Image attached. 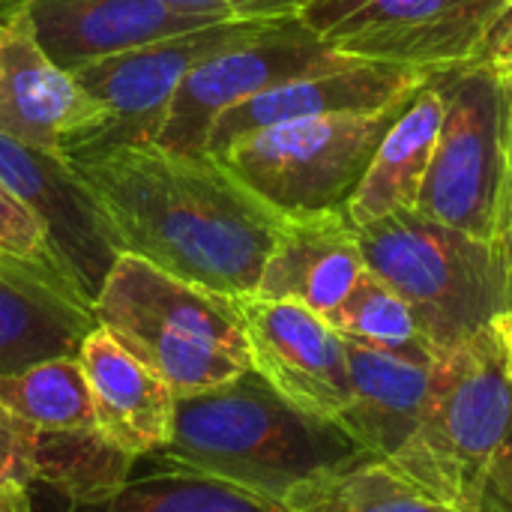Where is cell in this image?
<instances>
[{"mask_svg":"<svg viewBox=\"0 0 512 512\" xmlns=\"http://www.w3.org/2000/svg\"><path fill=\"white\" fill-rule=\"evenodd\" d=\"M483 60H486L504 81H510L512 84V30L507 36H501L498 42H492V45L486 48Z\"/></svg>","mask_w":512,"mask_h":512,"instance_id":"cell-29","label":"cell"},{"mask_svg":"<svg viewBox=\"0 0 512 512\" xmlns=\"http://www.w3.org/2000/svg\"><path fill=\"white\" fill-rule=\"evenodd\" d=\"M0 252L18 258H51L39 219L0 183Z\"/></svg>","mask_w":512,"mask_h":512,"instance_id":"cell-26","label":"cell"},{"mask_svg":"<svg viewBox=\"0 0 512 512\" xmlns=\"http://www.w3.org/2000/svg\"><path fill=\"white\" fill-rule=\"evenodd\" d=\"M429 81L444 99V117L414 210L480 240H501L512 84L483 57Z\"/></svg>","mask_w":512,"mask_h":512,"instance_id":"cell-6","label":"cell"},{"mask_svg":"<svg viewBox=\"0 0 512 512\" xmlns=\"http://www.w3.org/2000/svg\"><path fill=\"white\" fill-rule=\"evenodd\" d=\"M288 512H456L423 495L369 453L315 477L285 498Z\"/></svg>","mask_w":512,"mask_h":512,"instance_id":"cell-23","label":"cell"},{"mask_svg":"<svg viewBox=\"0 0 512 512\" xmlns=\"http://www.w3.org/2000/svg\"><path fill=\"white\" fill-rule=\"evenodd\" d=\"M495 330L501 336V345H504V360H507V375L512 381V318L504 315L501 321H495Z\"/></svg>","mask_w":512,"mask_h":512,"instance_id":"cell-31","label":"cell"},{"mask_svg":"<svg viewBox=\"0 0 512 512\" xmlns=\"http://www.w3.org/2000/svg\"><path fill=\"white\" fill-rule=\"evenodd\" d=\"M363 264L414 312L429 345L453 351L512 309V264L501 240H480L414 207L357 225Z\"/></svg>","mask_w":512,"mask_h":512,"instance_id":"cell-5","label":"cell"},{"mask_svg":"<svg viewBox=\"0 0 512 512\" xmlns=\"http://www.w3.org/2000/svg\"><path fill=\"white\" fill-rule=\"evenodd\" d=\"M252 369L291 405L321 420H339L351 402L345 339L330 321L288 300H237Z\"/></svg>","mask_w":512,"mask_h":512,"instance_id":"cell-12","label":"cell"},{"mask_svg":"<svg viewBox=\"0 0 512 512\" xmlns=\"http://www.w3.org/2000/svg\"><path fill=\"white\" fill-rule=\"evenodd\" d=\"M261 21L264 18H228L93 60L72 72L75 81L105 108V120L84 141H78L66 159L93 156L117 147L156 144L168 105L186 72L216 48H225L252 33Z\"/></svg>","mask_w":512,"mask_h":512,"instance_id":"cell-10","label":"cell"},{"mask_svg":"<svg viewBox=\"0 0 512 512\" xmlns=\"http://www.w3.org/2000/svg\"><path fill=\"white\" fill-rule=\"evenodd\" d=\"M363 456L351 435L279 396L255 369L228 384L177 396L168 444L150 456L282 501Z\"/></svg>","mask_w":512,"mask_h":512,"instance_id":"cell-2","label":"cell"},{"mask_svg":"<svg viewBox=\"0 0 512 512\" xmlns=\"http://www.w3.org/2000/svg\"><path fill=\"white\" fill-rule=\"evenodd\" d=\"M96 327L93 303L51 258L0 252V375L78 357Z\"/></svg>","mask_w":512,"mask_h":512,"instance_id":"cell-14","label":"cell"},{"mask_svg":"<svg viewBox=\"0 0 512 512\" xmlns=\"http://www.w3.org/2000/svg\"><path fill=\"white\" fill-rule=\"evenodd\" d=\"M408 102L369 114H327L267 126L216 159L282 216L342 210Z\"/></svg>","mask_w":512,"mask_h":512,"instance_id":"cell-7","label":"cell"},{"mask_svg":"<svg viewBox=\"0 0 512 512\" xmlns=\"http://www.w3.org/2000/svg\"><path fill=\"white\" fill-rule=\"evenodd\" d=\"M24 6L39 45L66 72L228 21L222 12L186 9L171 0H24Z\"/></svg>","mask_w":512,"mask_h":512,"instance_id":"cell-16","label":"cell"},{"mask_svg":"<svg viewBox=\"0 0 512 512\" xmlns=\"http://www.w3.org/2000/svg\"><path fill=\"white\" fill-rule=\"evenodd\" d=\"M441 117L444 99L438 87L426 81L387 129L366 177L345 207L354 225H366L393 210L414 207L432 165Z\"/></svg>","mask_w":512,"mask_h":512,"instance_id":"cell-21","label":"cell"},{"mask_svg":"<svg viewBox=\"0 0 512 512\" xmlns=\"http://www.w3.org/2000/svg\"><path fill=\"white\" fill-rule=\"evenodd\" d=\"M507 315H510V318H512V309H510V312H507Z\"/></svg>","mask_w":512,"mask_h":512,"instance_id":"cell-34","label":"cell"},{"mask_svg":"<svg viewBox=\"0 0 512 512\" xmlns=\"http://www.w3.org/2000/svg\"><path fill=\"white\" fill-rule=\"evenodd\" d=\"M135 456L93 432H54L12 417L0 408V489L48 486L69 504L102 498L120 489Z\"/></svg>","mask_w":512,"mask_h":512,"instance_id":"cell-18","label":"cell"},{"mask_svg":"<svg viewBox=\"0 0 512 512\" xmlns=\"http://www.w3.org/2000/svg\"><path fill=\"white\" fill-rule=\"evenodd\" d=\"M117 255L216 291L255 297L282 213L216 156H180L159 144L72 156Z\"/></svg>","mask_w":512,"mask_h":512,"instance_id":"cell-1","label":"cell"},{"mask_svg":"<svg viewBox=\"0 0 512 512\" xmlns=\"http://www.w3.org/2000/svg\"><path fill=\"white\" fill-rule=\"evenodd\" d=\"M3 3H18V0H0V6H3Z\"/></svg>","mask_w":512,"mask_h":512,"instance_id":"cell-33","label":"cell"},{"mask_svg":"<svg viewBox=\"0 0 512 512\" xmlns=\"http://www.w3.org/2000/svg\"><path fill=\"white\" fill-rule=\"evenodd\" d=\"M501 243L510 255L512 264V111L510 138H507V171H504V195H501Z\"/></svg>","mask_w":512,"mask_h":512,"instance_id":"cell-28","label":"cell"},{"mask_svg":"<svg viewBox=\"0 0 512 512\" xmlns=\"http://www.w3.org/2000/svg\"><path fill=\"white\" fill-rule=\"evenodd\" d=\"M105 120V108L60 69L36 39L24 0L0 6V132L54 153L84 141Z\"/></svg>","mask_w":512,"mask_h":512,"instance_id":"cell-11","label":"cell"},{"mask_svg":"<svg viewBox=\"0 0 512 512\" xmlns=\"http://www.w3.org/2000/svg\"><path fill=\"white\" fill-rule=\"evenodd\" d=\"M384 465L456 512H512V381L495 324L438 357L429 411Z\"/></svg>","mask_w":512,"mask_h":512,"instance_id":"cell-3","label":"cell"},{"mask_svg":"<svg viewBox=\"0 0 512 512\" xmlns=\"http://www.w3.org/2000/svg\"><path fill=\"white\" fill-rule=\"evenodd\" d=\"M0 408L54 432H93V405L78 357L48 360L15 375H0Z\"/></svg>","mask_w":512,"mask_h":512,"instance_id":"cell-24","label":"cell"},{"mask_svg":"<svg viewBox=\"0 0 512 512\" xmlns=\"http://www.w3.org/2000/svg\"><path fill=\"white\" fill-rule=\"evenodd\" d=\"M507 0H306L300 18L336 51L435 75L483 57Z\"/></svg>","mask_w":512,"mask_h":512,"instance_id":"cell-8","label":"cell"},{"mask_svg":"<svg viewBox=\"0 0 512 512\" xmlns=\"http://www.w3.org/2000/svg\"><path fill=\"white\" fill-rule=\"evenodd\" d=\"M96 324L177 396L252 369L237 300L183 282L144 258L117 255L96 300Z\"/></svg>","mask_w":512,"mask_h":512,"instance_id":"cell-4","label":"cell"},{"mask_svg":"<svg viewBox=\"0 0 512 512\" xmlns=\"http://www.w3.org/2000/svg\"><path fill=\"white\" fill-rule=\"evenodd\" d=\"M78 363L87 378L96 432L135 459L156 456L171 438L177 393L102 327L84 339Z\"/></svg>","mask_w":512,"mask_h":512,"instance_id":"cell-19","label":"cell"},{"mask_svg":"<svg viewBox=\"0 0 512 512\" xmlns=\"http://www.w3.org/2000/svg\"><path fill=\"white\" fill-rule=\"evenodd\" d=\"M429 75L405 66L390 63H348L330 72L306 75L288 84H279L273 90H264L234 108H228L207 138V156L225 153L240 138L291 123V120H309V117H327V114H369L384 111L393 105L408 102Z\"/></svg>","mask_w":512,"mask_h":512,"instance_id":"cell-15","label":"cell"},{"mask_svg":"<svg viewBox=\"0 0 512 512\" xmlns=\"http://www.w3.org/2000/svg\"><path fill=\"white\" fill-rule=\"evenodd\" d=\"M186 9L222 12L228 18H276V15H300L306 0H171Z\"/></svg>","mask_w":512,"mask_h":512,"instance_id":"cell-27","label":"cell"},{"mask_svg":"<svg viewBox=\"0 0 512 512\" xmlns=\"http://www.w3.org/2000/svg\"><path fill=\"white\" fill-rule=\"evenodd\" d=\"M0 512H33L30 492H24V489H0Z\"/></svg>","mask_w":512,"mask_h":512,"instance_id":"cell-30","label":"cell"},{"mask_svg":"<svg viewBox=\"0 0 512 512\" xmlns=\"http://www.w3.org/2000/svg\"><path fill=\"white\" fill-rule=\"evenodd\" d=\"M366 273L357 225L348 210H315L282 216L273 252L255 297L300 303L330 315Z\"/></svg>","mask_w":512,"mask_h":512,"instance_id":"cell-17","label":"cell"},{"mask_svg":"<svg viewBox=\"0 0 512 512\" xmlns=\"http://www.w3.org/2000/svg\"><path fill=\"white\" fill-rule=\"evenodd\" d=\"M351 402L336 420L378 462H393L417 435L435 387L438 360H411L345 342Z\"/></svg>","mask_w":512,"mask_h":512,"instance_id":"cell-20","label":"cell"},{"mask_svg":"<svg viewBox=\"0 0 512 512\" xmlns=\"http://www.w3.org/2000/svg\"><path fill=\"white\" fill-rule=\"evenodd\" d=\"M159 468L144 477H129L102 498L69 504L63 512H288L282 501L225 480L183 468Z\"/></svg>","mask_w":512,"mask_h":512,"instance_id":"cell-22","label":"cell"},{"mask_svg":"<svg viewBox=\"0 0 512 512\" xmlns=\"http://www.w3.org/2000/svg\"><path fill=\"white\" fill-rule=\"evenodd\" d=\"M0 183L39 219L51 261L93 303L117 249L69 159L0 132Z\"/></svg>","mask_w":512,"mask_h":512,"instance_id":"cell-13","label":"cell"},{"mask_svg":"<svg viewBox=\"0 0 512 512\" xmlns=\"http://www.w3.org/2000/svg\"><path fill=\"white\" fill-rule=\"evenodd\" d=\"M510 30H512V0H507V12H504V18L498 21V27H495V33H492L489 45H492V42H498L501 36H507ZM489 45H486V48H489ZM483 54H486V51H483Z\"/></svg>","mask_w":512,"mask_h":512,"instance_id":"cell-32","label":"cell"},{"mask_svg":"<svg viewBox=\"0 0 512 512\" xmlns=\"http://www.w3.org/2000/svg\"><path fill=\"white\" fill-rule=\"evenodd\" d=\"M327 321L345 342L363 348L426 363L441 357L423 336L411 306L369 270L357 279V285L339 303V309L327 315Z\"/></svg>","mask_w":512,"mask_h":512,"instance_id":"cell-25","label":"cell"},{"mask_svg":"<svg viewBox=\"0 0 512 512\" xmlns=\"http://www.w3.org/2000/svg\"><path fill=\"white\" fill-rule=\"evenodd\" d=\"M357 63L324 42L300 15L264 18L243 39L216 48L180 81L156 144L180 156H207L213 123L234 105L279 84Z\"/></svg>","mask_w":512,"mask_h":512,"instance_id":"cell-9","label":"cell"}]
</instances>
